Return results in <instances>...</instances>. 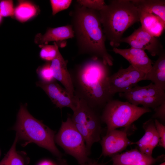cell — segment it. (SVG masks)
Segmentation results:
<instances>
[{
  "instance_id": "cell-21",
  "label": "cell",
  "mask_w": 165,
  "mask_h": 165,
  "mask_svg": "<svg viewBox=\"0 0 165 165\" xmlns=\"http://www.w3.org/2000/svg\"><path fill=\"white\" fill-rule=\"evenodd\" d=\"M39 11L38 7L32 2L20 0L15 8L14 16L19 21L24 23L35 17Z\"/></svg>"
},
{
  "instance_id": "cell-30",
  "label": "cell",
  "mask_w": 165,
  "mask_h": 165,
  "mask_svg": "<svg viewBox=\"0 0 165 165\" xmlns=\"http://www.w3.org/2000/svg\"><path fill=\"white\" fill-rule=\"evenodd\" d=\"M37 165H56L52 161L48 160H44L39 162Z\"/></svg>"
},
{
  "instance_id": "cell-20",
  "label": "cell",
  "mask_w": 165,
  "mask_h": 165,
  "mask_svg": "<svg viewBox=\"0 0 165 165\" xmlns=\"http://www.w3.org/2000/svg\"><path fill=\"white\" fill-rule=\"evenodd\" d=\"M138 9L145 11L159 17L165 24V1L163 0H132Z\"/></svg>"
},
{
  "instance_id": "cell-2",
  "label": "cell",
  "mask_w": 165,
  "mask_h": 165,
  "mask_svg": "<svg viewBox=\"0 0 165 165\" xmlns=\"http://www.w3.org/2000/svg\"><path fill=\"white\" fill-rule=\"evenodd\" d=\"M69 14L79 54L98 57L108 66H112L113 59L105 46L106 39L99 11L77 3Z\"/></svg>"
},
{
  "instance_id": "cell-3",
  "label": "cell",
  "mask_w": 165,
  "mask_h": 165,
  "mask_svg": "<svg viewBox=\"0 0 165 165\" xmlns=\"http://www.w3.org/2000/svg\"><path fill=\"white\" fill-rule=\"evenodd\" d=\"M103 32L112 47L120 46L124 32L139 21L137 8L130 0H113L98 11Z\"/></svg>"
},
{
  "instance_id": "cell-11",
  "label": "cell",
  "mask_w": 165,
  "mask_h": 165,
  "mask_svg": "<svg viewBox=\"0 0 165 165\" xmlns=\"http://www.w3.org/2000/svg\"><path fill=\"white\" fill-rule=\"evenodd\" d=\"M37 86L41 88L56 106L60 109L64 107L70 108L73 111L76 108L79 99L72 96L64 88L56 81L45 83L40 81L36 82Z\"/></svg>"
},
{
  "instance_id": "cell-1",
  "label": "cell",
  "mask_w": 165,
  "mask_h": 165,
  "mask_svg": "<svg viewBox=\"0 0 165 165\" xmlns=\"http://www.w3.org/2000/svg\"><path fill=\"white\" fill-rule=\"evenodd\" d=\"M108 66L101 59L92 57L69 71L74 96L96 110L112 99L107 82Z\"/></svg>"
},
{
  "instance_id": "cell-19",
  "label": "cell",
  "mask_w": 165,
  "mask_h": 165,
  "mask_svg": "<svg viewBox=\"0 0 165 165\" xmlns=\"http://www.w3.org/2000/svg\"><path fill=\"white\" fill-rule=\"evenodd\" d=\"M145 80L151 81L159 88L165 90V53L159 56L150 70L146 74Z\"/></svg>"
},
{
  "instance_id": "cell-15",
  "label": "cell",
  "mask_w": 165,
  "mask_h": 165,
  "mask_svg": "<svg viewBox=\"0 0 165 165\" xmlns=\"http://www.w3.org/2000/svg\"><path fill=\"white\" fill-rule=\"evenodd\" d=\"M68 63L59 50L55 58L51 62V68L55 79L60 82L72 96H75L74 90L69 71L67 68Z\"/></svg>"
},
{
  "instance_id": "cell-10",
  "label": "cell",
  "mask_w": 165,
  "mask_h": 165,
  "mask_svg": "<svg viewBox=\"0 0 165 165\" xmlns=\"http://www.w3.org/2000/svg\"><path fill=\"white\" fill-rule=\"evenodd\" d=\"M120 42L129 44L131 47L147 50L152 56H159L163 51L157 37H154L140 27L129 36L122 38Z\"/></svg>"
},
{
  "instance_id": "cell-32",
  "label": "cell",
  "mask_w": 165,
  "mask_h": 165,
  "mask_svg": "<svg viewBox=\"0 0 165 165\" xmlns=\"http://www.w3.org/2000/svg\"><path fill=\"white\" fill-rule=\"evenodd\" d=\"M105 164L106 163H99L97 162L92 161L90 162L83 163L80 165H105Z\"/></svg>"
},
{
  "instance_id": "cell-24",
  "label": "cell",
  "mask_w": 165,
  "mask_h": 165,
  "mask_svg": "<svg viewBox=\"0 0 165 165\" xmlns=\"http://www.w3.org/2000/svg\"><path fill=\"white\" fill-rule=\"evenodd\" d=\"M51 62H46L38 67L36 72L40 81L45 83H50L56 81L54 78L51 68Z\"/></svg>"
},
{
  "instance_id": "cell-18",
  "label": "cell",
  "mask_w": 165,
  "mask_h": 165,
  "mask_svg": "<svg viewBox=\"0 0 165 165\" xmlns=\"http://www.w3.org/2000/svg\"><path fill=\"white\" fill-rule=\"evenodd\" d=\"M138 9L141 27L154 37L158 38L161 36L165 29V24L157 16Z\"/></svg>"
},
{
  "instance_id": "cell-8",
  "label": "cell",
  "mask_w": 165,
  "mask_h": 165,
  "mask_svg": "<svg viewBox=\"0 0 165 165\" xmlns=\"http://www.w3.org/2000/svg\"><path fill=\"white\" fill-rule=\"evenodd\" d=\"M119 97L135 106L155 109L165 101V90L152 82L145 86L137 85L129 90L119 94Z\"/></svg>"
},
{
  "instance_id": "cell-33",
  "label": "cell",
  "mask_w": 165,
  "mask_h": 165,
  "mask_svg": "<svg viewBox=\"0 0 165 165\" xmlns=\"http://www.w3.org/2000/svg\"><path fill=\"white\" fill-rule=\"evenodd\" d=\"M3 20L2 17L0 14V25L2 24Z\"/></svg>"
},
{
  "instance_id": "cell-25",
  "label": "cell",
  "mask_w": 165,
  "mask_h": 165,
  "mask_svg": "<svg viewBox=\"0 0 165 165\" xmlns=\"http://www.w3.org/2000/svg\"><path fill=\"white\" fill-rule=\"evenodd\" d=\"M15 8L11 0L0 1V14L3 17L14 16Z\"/></svg>"
},
{
  "instance_id": "cell-5",
  "label": "cell",
  "mask_w": 165,
  "mask_h": 165,
  "mask_svg": "<svg viewBox=\"0 0 165 165\" xmlns=\"http://www.w3.org/2000/svg\"><path fill=\"white\" fill-rule=\"evenodd\" d=\"M151 112L149 108L135 106L127 101L112 99L104 107L101 118L107 125V132L127 127L144 114Z\"/></svg>"
},
{
  "instance_id": "cell-23",
  "label": "cell",
  "mask_w": 165,
  "mask_h": 165,
  "mask_svg": "<svg viewBox=\"0 0 165 165\" xmlns=\"http://www.w3.org/2000/svg\"><path fill=\"white\" fill-rule=\"evenodd\" d=\"M41 48L39 57L46 62H51L56 57L59 50L58 45L54 42L53 45L48 44L39 46Z\"/></svg>"
},
{
  "instance_id": "cell-28",
  "label": "cell",
  "mask_w": 165,
  "mask_h": 165,
  "mask_svg": "<svg viewBox=\"0 0 165 165\" xmlns=\"http://www.w3.org/2000/svg\"><path fill=\"white\" fill-rule=\"evenodd\" d=\"M156 128L159 138V145L165 148V126L158 120H154Z\"/></svg>"
},
{
  "instance_id": "cell-34",
  "label": "cell",
  "mask_w": 165,
  "mask_h": 165,
  "mask_svg": "<svg viewBox=\"0 0 165 165\" xmlns=\"http://www.w3.org/2000/svg\"><path fill=\"white\" fill-rule=\"evenodd\" d=\"M159 165H165V162H164Z\"/></svg>"
},
{
  "instance_id": "cell-6",
  "label": "cell",
  "mask_w": 165,
  "mask_h": 165,
  "mask_svg": "<svg viewBox=\"0 0 165 165\" xmlns=\"http://www.w3.org/2000/svg\"><path fill=\"white\" fill-rule=\"evenodd\" d=\"M73 112L71 117L72 120L83 137L87 150L90 153L93 145L101 139L102 131L101 116L96 110L80 100Z\"/></svg>"
},
{
  "instance_id": "cell-17",
  "label": "cell",
  "mask_w": 165,
  "mask_h": 165,
  "mask_svg": "<svg viewBox=\"0 0 165 165\" xmlns=\"http://www.w3.org/2000/svg\"><path fill=\"white\" fill-rule=\"evenodd\" d=\"M74 37L73 31L70 24L49 28L43 35L41 33L37 34L34 41L39 46H41L48 44L50 42H60Z\"/></svg>"
},
{
  "instance_id": "cell-22",
  "label": "cell",
  "mask_w": 165,
  "mask_h": 165,
  "mask_svg": "<svg viewBox=\"0 0 165 165\" xmlns=\"http://www.w3.org/2000/svg\"><path fill=\"white\" fill-rule=\"evenodd\" d=\"M18 140L16 136L11 148L0 161V165H28L29 163L28 158L16 151V145Z\"/></svg>"
},
{
  "instance_id": "cell-7",
  "label": "cell",
  "mask_w": 165,
  "mask_h": 165,
  "mask_svg": "<svg viewBox=\"0 0 165 165\" xmlns=\"http://www.w3.org/2000/svg\"><path fill=\"white\" fill-rule=\"evenodd\" d=\"M54 140L66 153L75 158L80 165L92 161L89 157L90 153L84 139L75 127L71 117L68 116L65 121L62 122Z\"/></svg>"
},
{
  "instance_id": "cell-16",
  "label": "cell",
  "mask_w": 165,
  "mask_h": 165,
  "mask_svg": "<svg viewBox=\"0 0 165 165\" xmlns=\"http://www.w3.org/2000/svg\"><path fill=\"white\" fill-rule=\"evenodd\" d=\"M143 127L145 134L138 141L134 142L137 145L139 150L149 156H152L153 150L158 144L159 138L152 119H150L144 123Z\"/></svg>"
},
{
  "instance_id": "cell-29",
  "label": "cell",
  "mask_w": 165,
  "mask_h": 165,
  "mask_svg": "<svg viewBox=\"0 0 165 165\" xmlns=\"http://www.w3.org/2000/svg\"><path fill=\"white\" fill-rule=\"evenodd\" d=\"M152 117L159 119L163 123L165 121V101L155 108Z\"/></svg>"
},
{
  "instance_id": "cell-14",
  "label": "cell",
  "mask_w": 165,
  "mask_h": 165,
  "mask_svg": "<svg viewBox=\"0 0 165 165\" xmlns=\"http://www.w3.org/2000/svg\"><path fill=\"white\" fill-rule=\"evenodd\" d=\"M113 51L121 56L134 68L145 74L152 67V62L145 51L134 48L121 49L114 48Z\"/></svg>"
},
{
  "instance_id": "cell-27",
  "label": "cell",
  "mask_w": 165,
  "mask_h": 165,
  "mask_svg": "<svg viewBox=\"0 0 165 165\" xmlns=\"http://www.w3.org/2000/svg\"><path fill=\"white\" fill-rule=\"evenodd\" d=\"M77 3L87 8L99 11L105 6L103 0H78Z\"/></svg>"
},
{
  "instance_id": "cell-13",
  "label": "cell",
  "mask_w": 165,
  "mask_h": 165,
  "mask_svg": "<svg viewBox=\"0 0 165 165\" xmlns=\"http://www.w3.org/2000/svg\"><path fill=\"white\" fill-rule=\"evenodd\" d=\"M111 156L113 165H153L163 158L162 156L154 158L137 149Z\"/></svg>"
},
{
  "instance_id": "cell-4",
  "label": "cell",
  "mask_w": 165,
  "mask_h": 165,
  "mask_svg": "<svg viewBox=\"0 0 165 165\" xmlns=\"http://www.w3.org/2000/svg\"><path fill=\"white\" fill-rule=\"evenodd\" d=\"M13 129L18 140L33 142L45 148L57 157L62 158V153L56 147L54 140L55 132L33 117L28 111L26 106L21 105L17 115Z\"/></svg>"
},
{
  "instance_id": "cell-26",
  "label": "cell",
  "mask_w": 165,
  "mask_h": 165,
  "mask_svg": "<svg viewBox=\"0 0 165 165\" xmlns=\"http://www.w3.org/2000/svg\"><path fill=\"white\" fill-rule=\"evenodd\" d=\"M71 0H51L50 1L52 14L55 15L58 12L67 9L70 5Z\"/></svg>"
},
{
  "instance_id": "cell-9",
  "label": "cell",
  "mask_w": 165,
  "mask_h": 165,
  "mask_svg": "<svg viewBox=\"0 0 165 165\" xmlns=\"http://www.w3.org/2000/svg\"><path fill=\"white\" fill-rule=\"evenodd\" d=\"M145 73L130 65L125 68H121L107 78L111 95L124 92L137 85L140 81L144 80Z\"/></svg>"
},
{
  "instance_id": "cell-12",
  "label": "cell",
  "mask_w": 165,
  "mask_h": 165,
  "mask_svg": "<svg viewBox=\"0 0 165 165\" xmlns=\"http://www.w3.org/2000/svg\"><path fill=\"white\" fill-rule=\"evenodd\" d=\"M101 155L111 156L124 150L129 145L134 144L127 137L125 130L115 129L107 132L101 141Z\"/></svg>"
},
{
  "instance_id": "cell-31",
  "label": "cell",
  "mask_w": 165,
  "mask_h": 165,
  "mask_svg": "<svg viewBox=\"0 0 165 165\" xmlns=\"http://www.w3.org/2000/svg\"><path fill=\"white\" fill-rule=\"evenodd\" d=\"M58 165H69L66 161L62 158H57Z\"/></svg>"
}]
</instances>
